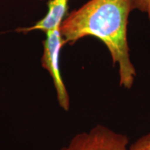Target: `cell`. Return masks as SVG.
Listing matches in <instances>:
<instances>
[{
  "label": "cell",
  "instance_id": "6da1fadb",
  "mask_svg": "<svg viewBox=\"0 0 150 150\" xmlns=\"http://www.w3.org/2000/svg\"><path fill=\"white\" fill-rule=\"evenodd\" d=\"M134 0H89L65 17L60 33L65 44L93 37L107 47L112 64L118 68L119 85L130 89L136 69L130 59L128 24Z\"/></svg>",
  "mask_w": 150,
  "mask_h": 150
},
{
  "label": "cell",
  "instance_id": "7a4b0ae2",
  "mask_svg": "<svg viewBox=\"0 0 150 150\" xmlns=\"http://www.w3.org/2000/svg\"><path fill=\"white\" fill-rule=\"evenodd\" d=\"M129 146L126 135L98 124L90 130L74 135L58 150H128Z\"/></svg>",
  "mask_w": 150,
  "mask_h": 150
},
{
  "label": "cell",
  "instance_id": "3957f363",
  "mask_svg": "<svg viewBox=\"0 0 150 150\" xmlns=\"http://www.w3.org/2000/svg\"><path fill=\"white\" fill-rule=\"evenodd\" d=\"M45 34L46 38L43 42V56L41 59L42 67L48 71L53 79L59 106L68 111L70 108V98L59 68L60 50L65 45V42L61 35L60 28Z\"/></svg>",
  "mask_w": 150,
  "mask_h": 150
},
{
  "label": "cell",
  "instance_id": "277c9868",
  "mask_svg": "<svg viewBox=\"0 0 150 150\" xmlns=\"http://www.w3.org/2000/svg\"><path fill=\"white\" fill-rule=\"evenodd\" d=\"M69 7V0H49L48 12L45 16L29 27L16 28L15 31L22 33H28L33 31H42L47 33L58 29L66 17Z\"/></svg>",
  "mask_w": 150,
  "mask_h": 150
},
{
  "label": "cell",
  "instance_id": "5b68a950",
  "mask_svg": "<svg viewBox=\"0 0 150 150\" xmlns=\"http://www.w3.org/2000/svg\"><path fill=\"white\" fill-rule=\"evenodd\" d=\"M128 150H150V133L140 137L129 145Z\"/></svg>",
  "mask_w": 150,
  "mask_h": 150
},
{
  "label": "cell",
  "instance_id": "8992f818",
  "mask_svg": "<svg viewBox=\"0 0 150 150\" xmlns=\"http://www.w3.org/2000/svg\"><path fill=\"white\" fill-rule=\"evenodd\" d=\"M135 9L145 13L150 22V0H134Z\"/></svg>",
  "mask_w": 150,
  "mask_h": 150
}]
</instances>
